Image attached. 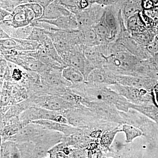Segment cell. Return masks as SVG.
Wrapping results in <instances>:
<instances>
[{
	"mask_svg": "<svg viewBox=\"0 0 158 158\" xmlns=\"http://www.w3.org/2000/svg\"><path fill=\"white\" fill-rule=\"evenodd\" d=\"M141 59L128 51H123L106 57V63L104 67L114 74L136 76Z\"/></svg>",
	"mask_w": 158,
	"mask_h": 158,
	"instance_id": "6da1fadb",
	"label": "cell"
},
{
	"mask_svg": "<svg viewBox=\"0 0 158 158\" xmlns=\"http://www.w3.org/2000/svg\"><path fill=\"white\" fill-rule=\"evenodd\" d=\"M109 86L111 89L127 99L129 102L136 105H145L147 101L146 90L141 88L124 86L118 83Z\"/></svg>",
	"mask_w": 158,
	"mask_h": 158,
	"instance_id": "7a4b0ae2",
	"label": "cell"
},
{
	"mask_svg": "<svg viewBox=\"0 0 158 158\" xmlns=\"http://www.w3.org/2000/svg\"><path fill=\"white\" fill-rule=\"evenodd\" d=\"M104 10L101 8H87L76 14L79 29L80 30L91 27L99 22Z\"/></svg>",
	"mask_w": 158,
	"mask_h": 158,
	"instance_id": "3957f363",
	"label": "cell"
},
{
	"mask_svg": "<svg viewBox=\"0 0 158 158\" xmlns=\"http://www.w3.org/2000/svg\"><path fill=\"white\" fill-rule=\"evenodd\" d=\"M35 19L34 12L26 4L17 6L12 12L11 24L15 28L29 25Z\"/></svg>",
	"mask_w": 158,
	"mask_h": 158,
	"instance_id": "277c9868",
	"label": "cell"
},
{
	"mask_svg": "<svg viewBox=\"0 0 158 158\" xmlns=\"http://www.w3.org/2000/svg\"><path fill=\"white\" fill-rule=\"evenodd\" d=\"M113 78L116 83L124 86H130L146 90L150 87L151 78L141 77L131 75H116L112 73Z\"/></svg>",
	"mask_w": 158,
	"mask_h": 158,
	"instance_id": "5b68a950",
	"label": "cell"
},
{
	"mask_svg": "<svg viewBox=\"0 0 158 158\" xmlns=\"http://www.w3.org/2000/svg\"><path fill=\"white\" fill-rule=\"evenodd\" d=\"M85 82L108 86L116 83L113 78L112 73L104 67L93 69L89 74Z\"/></svg>",
	"mask_w": 158,
	"mask_h": 158,
	"instance_id": "8992f818",
	"label": "cell"
},
{
	"mask_svg": "<svg viewBox=\"0 0 158 158\" xmlns=\"http://www.w3.org/2000/svg\"><path fill=\"white\" fill-rule=\"evenodd\" d=\"M84 52L86 58L95 69L103 68L106 65V56L102 52L100 45L85 46Z\"/></svg>",
	"mask_w": 158,
	"mask_h": 158,
	"instance_id": "52a82bcc",
	"label": "cell"
},
{
	"mask_svg": "<svg viewBox=\"0 0 158 158\" xmlns=\"http://www.w3.org/2000/svg\"><path fill=\"white\" fill-rule=\"evenodd\" d=\"M48 23L63 31L77 30L79 29L78 23L76 15L71 13L69 15L63 16L53 20L38 19Z\"/></svg>",
	"mask_w": 158,
	"mask_h": 158,
	"instance_id": "ba28073f",
	"label": "cell"
},
{
	"mask_svg": "<svg viewBox=\"0 0 158 158\" xmlns=\"http://www.w3.org/2000/svg\"><path fill=\"white\" fill-rule=\"evenodd\" d=\"M118 11H114L112 9H105L100 21L112 32L116 39L120 31L118 16Z\"/></svg>",
	"mask_w": 158,
	"mask_h": 158,
	"instance_id": "9c48e42d",
	"label": "cell"
},
{
	"mask_svg": "<svg viewBox=\"0 0 158 158\" xmlns=\"http://www.w3.org/2000/svg\"><path fill=\"white\" fill-rule=\"evenodd\" d=\"M71 13V12L64 6L53 1L44 9L42 16L39 19H56L61 16L69 15Z\"/></svg>",
	"mask_w": 158,
	"mask_h": 158,
	"instance_id": "30bf717a",
	"label": "cell"
},
{
	"mask_svg": "<svg viewBox=\"0 0 158 158\" xmlns=\"http://www.w3.org/2000/svg\"><path fill=\"white\" fill-rule=\"evenodd\" d=\"M33 123L42 126L48 129L58 131L60 132L64 133L66 135L73 134L76 131L74 128L69 126L68 125L60 123L48 119H40L33 122Z\"/></svg>",
	"mask_w": 158,
	"mask_h": 158,
	"instance_id": "8fae6325",
	"label": "cell"
},
{
	"mask_svg": "<svg viewBox=\"0 0 158 158\" xmlns=\"http://www.w3.org/2000/svg\"><path fill=\"white\" fill-rule=\"evenodd\" d=\"M40 104L46 110L57 111L68 107V102L58 97L51 96L42 99Z\"/></svg>",
	"mask_w": 158,
	"mask_h": 158,
	"instance_id": "7c38bea8",
	"label": "cell"
},
{
	"mask_svg": "<svg viewBox=\"0 0 158 158\" xmlns=\"http://www.w3.org/2000/svg\"><path fill=\"white\" fill-rule=\"evenodd\" d=\"M44 132V130L37 129L34 125L27 126L20 130L16 136V140L20 143L27 142Z\"/></svg>",
	"mask_w": 158,
	"mask_h": 158,
	"instance_id": "4fadbf2b",
	"label": "cell"
},
{
	"mask_svg": "<svg viewBox=\"0 0 158 158\" xmlns=\"http://www.w3.org/2000/svg\"><path fill=\"white\" fill-rule=\"evenodd\" d=\"M62 76L67 81L73 84L85 82V77L81 72L71 66H66L62 69Z\"/></svg>",
	"mask_w": 158,
	"mask_h": 158,
	"instance_id": "5bb4252c",
	"label": "cell"
},
{
	"mask_svg": "<svg viewBox=\"0 0 158 158\" xmlns=\"http://www.w3.org/2000/svg\"><path fill=\"white\" fill-rule=\"evenodd\" d=\"M119 131L124 133L127 143L132 142L136 138L141 137L143 135V132L140 129L127 123L123 125L121 130Z\"/></svg>",
	"mask_w": 158,
	"mask_h": 158,
	"instance_id": "9a60e30c",
	"label": "cell"
},
{
	"mask_svg": "<svg viewBox=\"0 0 158 158\" xmlns=\"http://www.w3.org/2000/svg\"><path fill=\"white\" fill-rule=\"evenodd\" d=\"M82 30L85 46H95L101 44V41L93 27Z\"/></svg>",
	"mask_w": 158,
	"mask_h": 158,
	"instance_id": "2e32d148",
	"label": "cell"
},
{
	"mask_svg": "<svg viewBox=\"0 0 158 158\" xmlns=\"http://www.w3.org/2000/svg\"><path fill=\"white\" fill-rule=\"evenodd\" d=\"M17 43L18 51L35 50L39 48L41 44L34 40L15 38Z\"/></svg>",
	"mask_w": 158,
	"mask_h": 158,
	"instance_id": "e0dca14e",
	"label": "cell"
},
{
	"mask_svg": "<svg viewBox=\"0 0 158 158\" xmlns=\"http://www.w3.org/2000/svg\"><path fill=\"white\" fill-rule=\"evenodd\" d=\"M34 26L31 24L25 27L15 29L14 38L27 39L31 35Z\"/></svg>",
	"mask_w": 158,
	"mask_h": 158,
	"instance_id": "ac0fdd59",
	"label": "cell"
},
{
	"mask_svg": "<svg viewBox=\"0 0 158 158\" xmlns=\"http://www.w3.org/2000/svg\"><path fill=\"white\" fill-rule=\"evenodd\" d=\"M46 35L43 29L34 27L31 35L27 39L37 41L40 44Z\"/></svg>",
	"mask_w": 158,
	"mask_h": 158,
	"instance_id": "d6986e66",
	"label": "cell"
},
{
	"mask_svg": "<svg viewBox=\"0 0 158 158\" xmlns=\"http://www.w3.org/2000/svg\"><path fill=\"white\" fill-rule=\"evenodd\" d=\"M1 52L8 50L15 49L17 50V43L14 38H7V39H1Z\"/></svg>",
	"mask_w": 158,
	"mask_h": 158,
	"instance_id": "ffe728a7",
	"label": "cell"
},
{
	"mask_svg": "<svg viewBox=\"0 0 158 158\" xmlns=\"http://www.w3.org/2000/svg\"><path fill=\"white\" fill-rule=\"evenodd\" d=\"M26 4L34 12L35 20L39 19L42 17L44 11V9L42 6L37 3L34 2H28Z\"/></svg>",
	"mask_w": 158,
	"mask_h": 158,
	"instance_id": "44dd1931",
	"label": "cell"
},
{
	"mask_svg": "<svg viewBox=\"0 0 158 158\" xmlns=\"http://www.w3.org/2000/svg\"><path fill=\"white\" fill-rule=\"evenodd\" d=\"M12 12L7 11L6 9L1 8L0 9V21L8 20L11 19Z\"/></svg>",
	"mask_w": 158,
	"mask_h": 158,
	"instance_id": "7402d4cb",
	"label": "cell"
},
{
	"mask_svg": "<svg viewBox=\"0 0 158 158\" xmlns=\"http://www.w3.org/2000/svg\"><path fill=\"white\" fill-rule=\"evenodd\" d=\"M54 1V0H29V2L37 3L42 6L44 9Z\"/></svg>",
	"mask_w": 158,
	"mask_h": 158,
	"instance_id": "603a6c76",
	"label": "cell"
},
{
	"mask_svg": "<svg viewBox=\"0 0 158 158\" xmlns=\"http://www.w3.org/2000/svg\"><path fill=\"white\" fill-rule=\"evenodd\" d=\"M152 3L150 0H144L142 2V6L143 9H148L151 8Z\"/></svg>",
	"mask_w": 158,
	"mask_h": 158,
	"instance_id": "cb8c5ba5",
	"label": "cell"
},
{
	"mask_svg": "<svg viewBox=\"0 0 158 158\" xmlns=\"http://www.w3.org/2000/svg\"><path fill=\"white\" fill-rule=\"evenodd\" d=\"M79 4L81 10L87 9L89 6V3L87 0H81Z\"/></svg>",
	"mask_w": 158,
	"mask_h": 158,
	"instance_id": "d4e9b609",
	"label": "cell"
},
{
	"mask_svg": "<svg viewBox=\"0 0 158 158\" xmlns=\"http://www.w3.org/2000/svg\"><path fill=\"white\" fill-rule=\"evenodd\" d=\"M11 38L9 34L3 30L2 28L0 27V39H7Z\"/></svg>",
	"mask_w": 158,
	"mask_h": 158,
	"instance_id": "484cf974",
	"label": "cell"
}]
</instances>
